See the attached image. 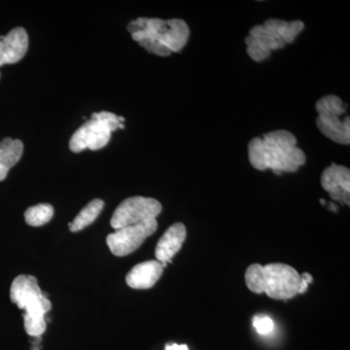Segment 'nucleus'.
I'll list each match as a JSON object with an SVG mask.
<instances>
[{"label":"nucleus","instance_id":"1","mask_svg":"<svg viewBox=\"0 0 350 350\" xmlns=\"http://www.w3.org/2000/svg\"><path fill=\"white\" fill-rule=\"evenodd\" d=\"M248 157L254 169L271 170L278 175L297 172L306 161L305 153L297 146V138L284 130L253 138L248 144Z\"/></svg>","mask_w":350,"mask_h":350},{"label":"nucleus","instance_id":"2","mask_svg":"<svg viewBox=\"0 0 350 350\" xmlns=\"http://www.w3.org/2000/svg\"><path fill=\"white\" fill-rule=\"evenodd\" d=\"M133 40L157 56L167 57L180 52L188 42L190 29L181 19L138 18L128 25Z\"/></svg>","mask_w":350,"mask_h":350},{"label":"nucleus","instance_id":"3","mask_svg":"<svg viewBox=\"0 0 350 350\" xmlns=\"http://www.w3.org/2000/svg\"><path fill=\"white\" fill-rule=\"evenodd\" d=\"M245 282L253 293H266L275 300H288L299 294L301 275L292 267L280 262L267 266L253 264L246 269Z\"/></svg>","mask_w":350,"mask_h":350},{"label":"nucleus","instance_id":"4","mask_svg":"<svg viewBox=\"0 0 350 350\" xmlns=\"http://www.w3.org/2000/svg\"><path fill=\"white\" fill-rule=\"evenodd\" d=\"M304 29L305 24L301 21L269 19L262 25H255L245 38L248 56L257 63L265 61L273 51L293 42Z\"/></svg>","mask_w":350,"mask_h":350},{"label":"nucleus","instance_id":"5","mask_svg":"<svg viewBox=\"0 0 350 350\" xmlns=\"http://www.w3.org/2000/svg\"><path fill=\"white\" fill-rule=\"evenodd\" d=\"M121 122L114 113L101 111L94 113L92 118L83 124L73 133L69 142V148L75 153L85 149L100 150L107 146L113 131L120 129Z\"/></svg>","mask_w":350,"mask_h":350},{"label":"nucleus","instance_id":"6","mask_svg":"<svg viewBox=\"0 0 350 350\" xmlns=\"http://www.w3.org/2000/svg\"><path fill=\"white\" fill-rule=\"evenodd\" d=\"M319 113L317 128L332 142L349 145L350 142V118L349 115L342 118L345 113L344 103L337 96L329 94L320 98L315 105Z\"/></svg>","mask_w":350,"mask_h":350},{"label":"nucleus","instance_id":"7","mask_svg":"<svg viewBox=\"0 0 350 350\" xmlns=\"http://www.w3.org/2000/svg\"><path fill=\"white\" fill-rule=\"evenodd\" d=\"M10 298L29 317H44L52 308L47 295L41 291L38 280L32 275H22L14 280Z\"/></svg>","mask_w":350,"mask_h":350},{"label":"nucleus","instance_id":"8","mask_svg":"<svg viewBox=\"0 0 350 350\" xmlns=\"http://www.w3.org/2000/svg\"><path fill=\"white\" fill-rule=\"evenodd\" d=\"M162 208L161 202L153 198H128L117 207L110 224L113 229L118 230L126 226L152 220L162 213Z\"/></svg>","mask_w":350,"mask_h":350},{"label":"nucleus","instance_id":"9","mask_svg":"<svg viewBox=\"0 0 350 350\" xmlns=\"http://www.w3.org/2000/svg\"><path fill=\"white\" fill-rule=\"evenodd\" d=\"M158 228L156 219L126 226L108 234L107 243L115 256L124 257L138 250Z\"/></svg>","mask_w":350,"mask_h":350},{"label":"nucleus","instance_id":"10","mask_svg":"<svg viewBox=\"0 0 350 350\" xmlns=\"http://www.w3.org/2000/svg\"><path fill=\"white\" fill-rule=\"evenodd\" d=\"M321 186L332 199L349 206L350 170L344 165L332 163L321 175Z\"/></svg>","mask_w":350,"mask_h":350},{"label":"nucleus","instance_id":"11","mask_svg":"<svg viewBox=\"0 0 350 350\" xmlns=\"http://www.w3.org/2000/svg\"><path fill=\"white\" fill-rule=\"evenodd\" d=\"M29 36L23 27H15L5 36H0V66L20 62L27 54Z\"/></svg>","mask_w":350,"mask_h":350},{"label":"nucleus","instance_id":"12","mask_svg":"<svg viewBox=\"0 0 350 350\" xmlns=\"http://www.w3.org/2000/svg\"><path fill=\"white\" fill-rule=\"evenodd\" d=\"M186 236H187V231H186L185 225L178 222L170 226L157 243L155 250L157 261L172 262V257L181 250Z\"/></svg>","mask_w":350,"mask_h":350},{"label":"nucleus","instance_id":"13","mask_svg":"<svg viewBox=\"0 0 350 350\" xmlns=\"http://www.w3.org/2000/svg\"><path fill=\"white\" fill-rule=\"evenodd\" d=\"M162 262L151 260L140 262L126 275V282L133 289H149L156 284L163 275Z\"/></svg>","mask_w":350,"mask_h":350},{"label":"nucleus","instance_id":"14","mask_svg":"<svg viewBox=\"0 0 350 350\" xmlns=\"http://www.w3.org/2000/svg\"><path fill=\"white\" fill-rule=\"evenodd\" d=\"M105 202L100 199L92 200L76 216L72 222L69 223V229L71 232H79L85 229L98 217L103 211Z\"/></svg>","mask_w":350,"mask_h":350},{"label":"nucleus","instance_id":"15","mask_svg":"<svg viewBox=\"0 0 350 350\" xmlns=\"http://www.w3.org/2000/svg\"><path fill=\"white\" fill-rule=\"evenodd\" d=\"M24 152V144L19 139L4 138L0 142V165L10 170L18 162Z\"/></svg>","mask_w":350,"mask_h":350},{"label":"nucleus","instance_id":"16","mask_svg":"<svg viewBox=\"0 0 350 350\" xmlns=\"http://www.w3.org/2000/svg\"><path fill=\"white\" fill-rule=\"evenodd\" d=\"M54 216V207L49 204H40L27 208L25 213V222L32 227L47 224Z\"/></svg>","mask_w":350,"mask_h":350},{"label":"nucleus","instance_id":"17","mask_svg":"<svg viewBox=\"0 0 350 350\" xmlns=\"http://www.w3.org/2000/svg\"><path fill=\"white\" fill-rule=\"evenodd\" d=\"M25 332L34 338H40L46 330L45 317H32L24 314Z\"/></svg>","mask_w":350,"mask_h":350},{"label":"nucleus","instance_id":"18","mask_svg":"<svg viewBox=\"0 0 350 350\" xmlns=\"http://www.w3.org/2000/svg\"><path fill=\"white\" fill-rule=\"evenodd\" d=\"M253 327L260 335H269L275 329V323L267 315H256L253 319Z\"/></svg>","mask_w":350,"mask_h":350},{"label":"nucleus","instance_id":"19","mask_svg":"<svg viewBox=\"0 0 350 350\" xmlns=\"http://www.w3.org/2000/svg\"><path fill=\"white\" fill-rule=\"evenodd\" d=\"M165 350H189L187 345H167Z\"/></svg>","mask_w":350,"mask_h":350},{"label":"nucleus","instance_id":"20","mask_svg":"<svg viewBox=\"0 0 350 350\" xmlns=\"http://www.w3.org/2000/svg\"><path fill=\"white\" fill-rule=\"evenodd\" d=\"M9 170L4 167L3 165H0V181L4 180L8 174Z\"/></svg>","mask_w":350,"mask_h":350},{"label":"nucleus","instance_id":"21","mask_svg":"<svg viewBox=\"0 0 350 350\" xmlns=\"http://www.w3.org/2000/svg\"><path fill=\"white\" fill-rule=\"evenodd\" d=\"M301 278H304V280H305L306 282L308 283V284H310V283H312L313 282V278H312V275H310V273H301Z\"/></svg>","mask_w":350,"mask_h":350},{"label":"nucleus","instance_id":"22","mask_svg":"<svg viewBox=\"0 0 350 350\" xmlns=\"http://www.w3.org/2000/svg\"><path fill=\"white\" fill-rule=\"evenodd\" d=\"M34 350H36V349H34Z\"/></svg>","mask_w":350,"mask_h":350}]
</instances>
